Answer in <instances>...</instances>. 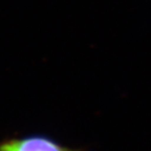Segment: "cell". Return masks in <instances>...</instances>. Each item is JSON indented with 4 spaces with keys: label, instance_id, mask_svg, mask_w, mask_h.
<instances>
[{
    "label": "cell",
    "instance_id": "obj_1",
    "mask_svg": "<svg viewBox=\"0 0 151 151\" xmlns=\"http://www.w3.org/2000/svg\"><path fill=\"white\" fill-rule=\"evenodd\" d=\"M0 151H84L61 145L52 137L32 134L0 142Z\"/></svg>",
    "mask_w": 151,
    "mask_h": 151
}]
</instances>
